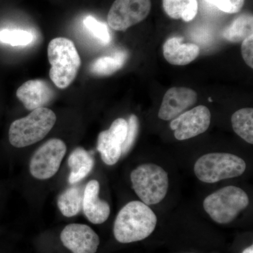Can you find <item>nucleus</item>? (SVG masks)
Segmentation results:
<instances>
[{"label": "nucleus", "instance_id": "obj_9", "mask_svg": "<svg viewBox=\"0 0 253 253\" xmlns=\"http://www.w3.org/2000/svg\"><path fill=\"white\" fill-rule=\"evenodd\" d=\"M211 122V111L205 106H199L181 113L170 123L174 137L183 141L191 139L207 131Z\"/></svg>", "mask_w": 253, "mask_h": 253}, {"label": "nucleus", "instance_id": "obj_28", "mask_svg": "<svg viewBox=\"0 0 253 253\" xmlns=\"http://www.w3.org/2000/svg\"><path fill=\"white\" fill-rule=\"evenodd\" d=\"M198 9H199V6H198L197 0H188L181 18H182L185 22L192 21L197 15Z\"/></svg>", "mask_w": 253, "mask_h": 253}, {"label": "nucleus", "instance_id": "obj_3", "mask_svg": "<svg viewBox=\"0 0 253 253\" xmlns=\"http://www.w3.org/2000/svg\"><path fill=\"white\" fill-rule=\"evenodd\" d=\"M56 122L54 111L42 107L33 110L26 117L16 120L10 126V144L16 148L31 146L42 140Z\"/></svg>", "mask_w": 253, "mask_h": 253}, {"label": "nucleus", "instance_id": "obj_15", "mask_svg": "<svg viewBox=\"0 0 253 253\" xmlns=\"http://www.w3.org/2000/svg\"><path fill=\"white\" fill-rule=\"evenodd\" d=\"M68 165L71 169L68 181L75 184L89 175L94 168V160L85 149L78 147L70 154Z\"/></svg>", "mask_w": 253, "mask_h": 253}, {"label": "nucleus", "instance_id": "obj_18", "mask_svg": "<svg viewBox=\"0 0 253 253\" xmlns=\"http://www.w3.org/2000/svg\"><path fill=\"white\" fill-rule=\"evenodd\" d=\"M253 17L252 14H245L238 16L222 32L226 41L239 43L253 36Z\"/></svg>", "mask_w": 253, "mask_h": 253}, {"label": "nucleus", "instance_id": "obj_1", "mask_svg": "<svg viewBox=\"0 0 253 253\" xmlns=\"http://www.w3.org/2000/svg\"><path fill=\"white\" fill-rule=\"evenodd\" d=\"M157 217L147 205L131 201L118 212L113 234L118 242L130 244L149 237L156 229Z\"/></svg>", "mask_w": 253, "mask_h": 253}, {"label": "nucleus", "instance_id": "obj_10", "mask_svg": "<svg viewBox=\"0 0 253 253\" xmlns=\"http://www.w3.org/2000/svg\"><path fill=\"white\" fill-rule=\"evenodd\" d=\"M63 246L73 253H95L100 244L99 236L86 224H71L61 233Z\"/></svg>", "mask_w": 253, "mask_h": 253}, {"label": "nucleus", "instance_id": "obj_27", "mask_svg": "<svg viewBox=\"0 0 253 253\" xmlns=\"http://www.w3.org/2000/svg\"><path fill=\"white\" fill-rule=\"evenodd\" d=\"M241 54L246 64L253 68V36H250L242 42Z\"/></svg>", "mask_w": 253, "mask_h": 253}, {"label": "nucleus", "instance_id": "obj_2", "mask_svg": "<svg viewBox=\"0 0 253 253\" xmlns=\"http://www.w3.org/2000/svg\"><path fill=\"white\" fill-rule=\"evenodd\" d=\"M47 54L51 81L59 89H66L76 79L81 66L74 42L66 38H54L48 45Z\"/></svg>", "mask_w": 253, "mask_h": 253}, {"label": "nucleus", "instance_id": "obj_23", "mask_svg": "<svg viewBox=\"0 0 253 253\" xmlns=\"http://www.w3.org/2000/svg\"><path fill=\"white\" fill-rule=\"evenodd\" d=\"M126 139L122 146V155L127 154L135 141L139 131V120L135 115H131L128 121Z\"/></svg>", "mask_w": 253, "mask_h": 253}, {"label": "nucleus", "instance_id": "obj_4", "mask_svg": "<svg viewBox=\"0 0 253 253\" xmlns=\"http://www.w3.org/2000/svg\"><path fill=\"white\" fill-rule=\"evenodd\" d=\"M246 169L244 159L228 153H210L196 161L194 170L202 182L213 184L242 175Z\"/></svg>", "mask_w": 253, "mask_h": 253}, {"label": "nucleus", "instance_id": "obj_29", "mask_svg": "<svg viewBox=\"0 0 253 253\" xmlns=\"http://www.w3.org/2000/svg\"><path fill=\"white\" fill-rule=\"evenodd\" d=\"M242 253H253V246H249L247 249H245L244 251H243Z\"/></svg>", "mask_w": 253, "mask_h": 253}, {"label": "nucleus", "instance_id": "obj_14", "mask_svg": "<svg viewBox=\"0 0 253 253\" xmlns=\"http://www.w3.org/2000/svg\"><path fill=\"white\" fill-rule=\"evenodd\" d=\"M180 38H171L163 45V55L168 63L174 66H185L192 62L200 54L196 44L181 43Z\"/></svg>", "mask_w": 253, "mask_h": 253}, {"label": "nucleus", "instance_id": "obj_19", "mask_svg": "<svg viewBox=\"0 0 253 253\" xmlns=\"http://www.w3.org/2000/svg\"><path fill=\"white\" fill-rule=\"evenodd\" d=\"M233 129L246 142L253 144V109L244 108L236 111L231 117Z\"/></svg>", "mask_w": 253, "mask_h": 253}, {"label": "nucleus", "instance_id": "obj_7", "mask_svg": "<svg viewBox=\"0 0 253 253\" xmlns=\"http://www.w3.org/2000/svg\"><path fill=\"white\" fill-rule=\"evenodd\" d=\"M67 146L61 139H49L36 150L30 161L31 175L40 180H46L59 171L66 154Z\"/></svg>", "mask_w": 253, "mask_h": 253}, {"label": "nucleus", "instance_id": "obj_16", "mask_svg": "<svg viewBox=\"0 0 253 253\" xmlns=\"http://www.w3.org/2000/svg\"><path fill=\"white\" fill-rule=\"evenodd\" d=\"M123 144L112 135L109 130L99 133L97 140V150L105 164L113 166L122 156Z\"/></svg>", "mask_w": 253, "mask_h": 253}, {"label": "nucleus", "instance_id": "obj_11", "mask_svg": "<svg viewBox=\"0 0 253 253\" xmlns=\"http://www.w3.org/2000/svg\"><path fill=\"white\" fill-rule=\"evenodd\" d=\"M197 99V93L191 88H170L163 97L158 118L166 121L174 119L196 104Z\"/></svg>", "mask_w": 253, "mask_h": 253}, {"label": "nucleus", "instance_id": "obj_5", "mask_svg": "<svg viewBox=\"0 0 253 253\" xmlns=\"http://www.w3.org/2000/svg\"><path fill=\"white\" fill-rule=\"evenodd\" d=\"M246 191L235 186L217 190L205 199L204 208L211 219L218 224H229L249 206Z\"/></svg>", "mask_w": 253, "mask_h": 253}, {"label": "nucleus", "instance_id": "obj_20", "mask_svg": "<svg viewBox=\"0 0 253 253\" xmlns=\"http://www.w3.org/2000/svg\"><path fill=\"white\" fill-rule=\"evenodd\" d=\"M126 57V55L123 51H118L113 56L100 57L91 63V72L96 76H111L123 67Z\"/></svg>", "mask_w": 253, "mask_h": 253}, {"label": "nucleus", "instance_id": "obj_13", "mask_svg": "<svg viewBox=\"0 0 253 253\" xmlns=\"http://www.w3.org/2000/svg\"><path fill=\"white\" fill-rule=\"evenodd\" d=\"M100 184L97 180L89 181L83 194V210L88 220L94 224L104 223L109 217V204L99 199Z\"/></svg>", "mask_w": 253, "mask_h": 253}, {"label": "nucleus", "instance_id": "obj_26", "mask_svg": "<svg viewBox=\"0 0 253 253\" xmlns=\"http://www.w3.org/2000/svg\"><path fill=\"white\" fill-rule=\"evenodd\" d=\"M245 3V0H223L219 4L216 5V6L228 14H236L239 12L242 9Z\"/></svg>", "mask_w": 253, "mask_h": 253}, {"label": "nucleus", "instance_id": "obj_21", "mask_svg": "<svg viewBox=\"0 0 253 253\" xmlns=\"http://www.w3.org/2000/svg\"><path fill=\"white\" fill-rule=\"evenodd\" d=\"M33 40L30 32L22 30H2L0 31V42L11 46H26Z\"/></svg>", "mask_w": 253, "mask_h": 253}, {"label": "nucleus", "instance_id": "obj_12", "mask_svg": "<svg viewBox=\"0 0 253 253\" xmlns=\"http://www.w3.org/2000/svg\"><path fill=\"white\" fill-rule=\"evenodd\" d=\"M54 96L47 82L43 80H31L23 83L16 91V96L28 111L44 107Z\"/></svg>", "mask_w": 253, "mask_h": 253}, {"label": "nucleus", "instance_id": "obj_6", "mask_svg": "<svg viewBox=\"0 0 253 253\" xmlns=\"http://www.w3.org/2000/svg\"><path fill=\"white\" fill-rule=\"evenodd\" d=\"M132 188L141 202L147 206L159 204L169 188L168 172L154 163H145L131 172Z\"/></svg>", "mask_w": 253, "mask_h": 253}, {"label": "nucleus", "instance_id": "obj_17", "mask_svg": "<svg viewBox=\"0 0 253 253\" xmlns=\"http://www.w3.org/2000/svg\"><path fill=\"white\" fill-rule=\"evenodd\" d=\"M83 194L82 188L73 186L59 195L57 206L63 216L72 217L79 214L83 209Z\"/></svg>", "mask_w": 253, "mask_h": 253}, {"label": "nucleus", "instance_id": "obj_8", "mask_svg": "<svg viewBox=\"0 0 253 253\" xmlns=\"http://www.w3.org/2000/svg\"><path fill=\"white\" fill-rule=\"evenodd\" d=\"M151 8V0H116L108 14V23L115 31H126L144 21Z\"/></svg>", "mask_w": 253, "mask_h": 253}, {"label": "nucleus", "instance_id": "obj_22", "mask_svg": "<svg viewBox=\"0 0 253 253\" xmlns=\"http://www.w3.org/2000/svg\"><path fill=\"white\" fill-rule=\"evenodd\" d=\"M84 25L91 34L104 44H109L111 41L109 29L104 23L100 22L93 16L84 18Z\"/></svg>", "mask_w": 253, "mask_h": 253}, {"label": "nucleus", "instance_id": "obj_24", "mask_svg": "<svg viewBox=\"0 0 253 253\" xmlns=\"http://www.w3.org/2000/svg\"><path fill=\"white\" fill-rule=\"evenodd\" d=\"M188 0H163L165 12L173 19H179Z\"/></svg>", "mask_w": 253, "mask_h": 253}, {"label": "nucleus", "instance_id": "obj_25", "mask_svg": "<svg viewBox=\"0 0 253 253\" xmlns=\"http://www.w3.org/2000/svg\"><path fill=\"white\" fill-rule=\"evenodd\" d=\"M127 129L128 123L126 120L124 118H118L113 121L108 130L123 144L126 139Z\"/></svg>", "mask_w": 253, "mask_h": 253}, {"label": "nucleus", "instance_id": "obj_30", "mask_svg": "<svg viewBox=\"0 0 253 253\" xmlns=\"http://www.w3.org/2000/svg\"><path fill=\"white\" fill-rule=\"evenodd\" d=\"M208 1H209L210 3H211V4H214V5H217L219 4V2H221V1H222L223 0H207Z\"/></svg>", "mask_w": 253, "mask_h": 253}]
</instances>
